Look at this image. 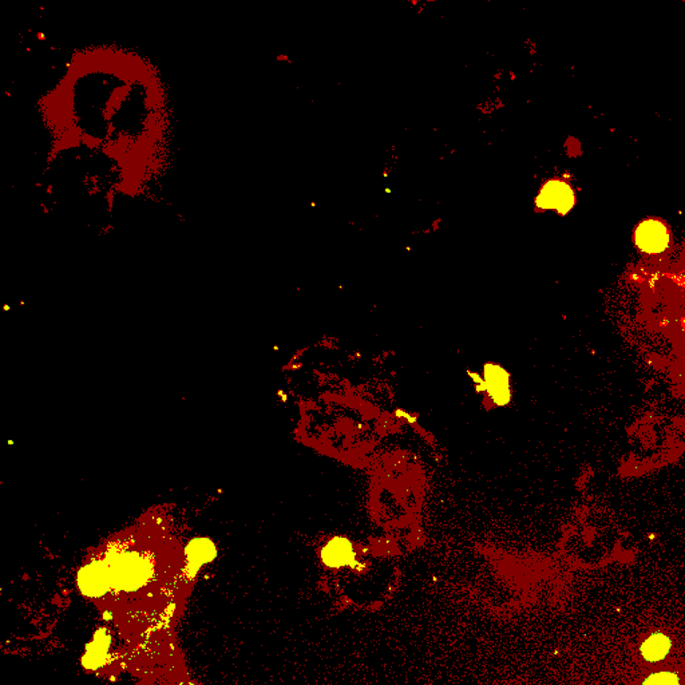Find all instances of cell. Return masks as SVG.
Returning <instances> with one entry per match:
<instances>
[{
	"label": "cell",
	"instance_id": "6da1fadb",
	"mask_svg": "<svg viewBox=\"0 0 685 685\" xmlns=\"http://www.w3.org/2000/svg\"><path fill=\"white\" fill-rule=\"evenodd\" d=\"M667 230L660 222L646 221L638 228L637 244L646 252H660L667 247Z\"/></svg>",
	"mask_w": 685,
	"mask_h": 685
},
{
	"label": "cell",
	"instance_id": "7a4b0ae2",
	"mask_svg": "<svg viewBox=\"0 0 685 685\" xmlns=\"http://www.w3.org/2000/svg\"><path fill=\"white\" fill-rule=\"evenodd\" d=\"M668 646H670V643H668L667 638L663 637V636H656V637L651 638V640L646 644V646H644V654H646V656L648 657V659L659 660L664 656Z\"/></svg>",
	"mask_w": 685,
	"mask_h": 685
},
{
	"label": "cell",
	"instance_id": "3957f363",
	"mask_svg": "<svg viewBox=\"0 0 685 685\" xmlns=\"http://www.w3.org/2000/svg\"><path fill=\"white\" fill-rule=\"evenodd\" d=\"M648 685H676V681L672 676H662V678L655 679V681H652V683Z\"/></svg>",
	"mask_w": 685,
	"mask_h": 685
}]
</instances>
